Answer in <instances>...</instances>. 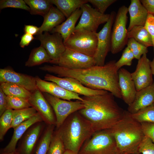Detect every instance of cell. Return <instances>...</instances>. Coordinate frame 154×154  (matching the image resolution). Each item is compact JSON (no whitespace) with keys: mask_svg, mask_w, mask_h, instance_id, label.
Masks as SVG:
<instances>
[{"mask_svg":"<svg viewBox=\"0 0 154 154\" xmlns=\"http://www.w3.org/2000/svg\"><path fill=\"white\" fill-rule=\"evenodd\" d=\"M116 61L111 60L103 66L95 65L83 69H71L58 65H45L40 67L44 71L57 75L60 77H70L85 86L96 90H103L122 99L118 85L119 70Z\"/></svg>","mask_w":154,"mask_h":154,"instance_id":"6da1fadb","label":"cell"},{"mask_svg":"<svg viewBox=\"0 0 154 154\" xmlns=\"http://www.w3.org/2000/svg\"><path fill=\"white\" fill-rule=\"evenodd\" d=\"M82 98L84 108L78 112L90 122L95 132L110 129L124 114L125 110L118 105L114 96L109 92Z\"/></svg>","mask_w":154,"mask_h":154,"instance_id":"7a4b0ae2","label":"cell"},{"mask_svg":"<svg viewBox=\"0 0 154 154\" xmlns=\"http://www.w3.org/2000/svg\"><path fill=\"white\" fill-rule=\"evenodd\" d=\"M109 130L121 154L138 152L139 145L145 135L141 123L133 119L127 111L125 110L122 118Z\"/></svg>","mask_w":154,"mask_h":154,"instance_id":"3957f363","label":"cell"},{"mask_svg":"<svg viewBox=\"0 0 154 154\" xmlns=\"http://www.w3.org/2000/svg\"><path fill=\"white\" fill-rule=\"evenodd\" d=\"M57 130L66 150L77 154L84 143L95 132L90 122L78 111L70 115Z\"/></svg>","mask_w":154,"mask_h":154,"instance_id":"277c9868","label":"cell"},{"mask_svg":"<svg viewBox=\"0 0 154 154\" xmlns=\"http://www.w3.org/2000/svg\"><path fill=\"white\" fill-rule=\"evenodd\" d=\"M78 154H121L109 129L95 132L84 143Z\"/></svg>","mask_w":154,"mask_h":154,"instance_id":"5b68a950","label":"cell"},{"mask_svg":"<svg viewBox=\"0 0 154 154\" xmlns=\"http://www.w3.org/2000/svg\"><path fill=\"white\" fill-rule=\"evenodd\" d=\"M96 33L81 29L74 31L64 42L66 48L94 57L98 39Z\"/></svg>","mask_w":154,"mask_h":154,"instance_id":"8992f818","label":"cell"},{"mask_svg":"<svg viewBox=\"0 0 154 154\" xmlns=\"http://www.w3.org/2000/svg\"><path fill=\"white\" fill-rule=\"evenodd\" d=\"M128 8L122 5L119 9L113 25L111 35L110 51L113 54L121 51L128 39L126 25Z\"/></svg>","mask_w":154,"mask_h":154,"instance_id":"52a82bcc","label":"cell"},{"mask_svg":"<svg viewBox=\"0 0 154 154\" xmlns=\"http://www.w3.org/2000/svg\"><path fill=\"white\" fill-rule=\"evenodd\" d=\"M42 93L54 111L56 119L55 125L58 129L70 115L84 108V104L81 101H68L59 98L48 93Z\"/></svg>","mask_w":154,"mask_h":154,"instance_id":"ba28073f","label":"cell"},{"mask_svg":"<svg viewBox=\"0 0 154 154\" xmlns=\"http://www.w3.org/2000/svg\"><path fill=\"white\" fill-rule=\"evenodd\" d=\"M116 15L114 11L111 12L108 21L102 29L96 33L97 45L94 56L96 65H104L106 57L108 52L110 51L112 28Z\"/></svg>","mask_w":154,"mask_h":154,"instance_id":"9c48e42d","label":"cell"},{"mask_svg":"<svg viewBox=\"0 0 154 154\" xmlns=\"http://www.w3.org/2000/svg\"><path fill=\"white\" fill-rule=\"evenodd\" d=\"M80 9L82 14L74 31L83 29L97 33L99 25L107 22L110 17V14H102L88 3L83 5Z\"/></svg>","mask_w":154,"mask_h":154,"instance_id":"30bf717a","label":"cell"},{"mask_svg":"<svg viewBox=\"0 0 154 154\" xmlns=\"http://www.w3.org/2000/svg\"><path fill=\"white\" fill-rule=\"evenodd\" d=\"M45 32L36 35L35 39L39 40L50 57L51 63L55 64L58 61L66 49L63 38L57 33Z\"/></svg>","mask_w":154,"mask_h":154,"instance_id":"8fae6325","label":"cell"},{"mask_svg":"<svg viewBox=\"0 0 154 154\" xmlns=\"http://www.w3.org/2000/svg\"><path fill=\"white\" fill-rule=\"evenodd\" d=\"M57 65L71 69L86 68L95 65L93 57L66 47Z\"/></svg>","mask_w":154,"mask_h":154,"instance_id":"7c38bea8","label":"cell"},{"mask_svg":"<svg viewBox=\"0 0 154 154\" xmlns=\"http://www.w3.org/2000/svg\"><path fill=\"white\" fill-rule=\"evenodd\" d=\"M44 80L54 82L70 92L84 96H90L105 94L108 91L103 90H96L88 88L78 80L70 77H60L47 74Z\"/></svg>","mask_w":154,"mask_h":154,"instance_id":"4fadbf2b","label":"cell"},{"mask_svg":"<svg viewBox=\"0 0 154 154\" xmlns=\"http://www.w3.org/2000/svg\"><path fill=\"white\" fill-rule=\"evenodd\" d=\"M150 62L146 54H143L138 60L135 70L131 73L137 91L149 86L153 82Z\"/></svg>","mask_w":154,"mask_h":154,"instance_id":"5bb4252c","label":"cell"},{"mask_svg":"<svg viewBox=\"0 0 154 154\" xmlns=\"http://www.w3.org/2000/svg\"><path fill=\"white\" fill-rule=\"evenodd\" d=\"M42 93L37 88L32 92L29 101L43 121L50 125H56V117L52 108Z\"/></svg>","mask_w":154,"mask_h":154,"instance_id":"9a60e30c","label":"cell"},{"mask_svg":"<svg viewBox=\"0 0 154 154\" xmlns=\"http://www.w3.org/2000/svg\"><path fill=\"white\" fill-rule=\"evenodd\" d=\"M10 83L23 87L32 92L37 89L35 77L17 72L11 69H0V83Z\"/></svg>","mask_w":154,"mask_h":154,"instance_id":"2e32d148","label":"cell"},{"mask_svg":"<svg viewBox=\"0 0 154 154\" xmlns=\"http://www.w3.org/2000/svg\"><path fill=\"white\" fill-rule=\"evenodd\" d=\"M35 78L37 88L42 92L48 93L68 101L77 100L83 101L82 98L79 94L67 90L54 82L42 80L38 76Z\"/></svg>","mask_w":154,"mask_h":154,"instance_id":"e0dca14e","label":"cell"},{"mask_svg":"<svg viewBox=\"0 0 154 154\" xmlns=\"http://www.w3.org/2000/svg\"><path fill=\"white\" fill-rule=\"evenodd\" d=\"M118 85L122 99L128 106L133 101L137 92L131 73L121 68L118 71Z\"/></svg>","mask_w":154,"mask_h":154,"instance_id":"ac0fdd59","label":"cell"},{"mask_svg":"<svg viewBox=\"0 0 154 154\" xmlns=\"http://www.w3.org/2000/svg\"><path fill=\"white\" fill-rule=\"evenodd\" d=\"M154 102V82L137 91L133 102L128 106L127 111L131 114L153 104Z\"/></svg>","mask_w":154,"mask_h":154,"instance_id":"d6986e66","label":"cell"},{"mask_svg":"<svg viewBox=\"0 0 154 154\" xmlns=\"http://www.w3.org/2000/svg\"><path fill=\"white\" fill-rule=\"evenodd\" d=\"M128 11L130 17L128 32L135 26H144L148 13L140 0H131Z\"/></svg>","mask_w":154,"mask_h":154,"instance_id":"ffe728a7","label":"cell"},{"mask_svg":"<svg viewBox=\"0 0 154 154\" xmlns=\"http://www.w3.org/2000/svg\"><path fill=\"white\" fill-rule=\"evenodd\" d=\"M42 121V118L38 112L35 115L15 127L14 129V132L11 139L4 148L3 152H10L16 151V147L18 140L26 130L32 125Z\"/></svg>","mask_w":154,"mask_h":154,"instance_id":"44dd1931","label":"cell"},{"mask_svg":"<svg viewBox=\"0 0 154 154\" xmlns=\"http://www.w3.org/2000/svg\"><path fill=\"white\" fill-rule=\"evenodd\" d=\"M44 21L37 35L45 32H51L55 27L64 21L66 17L56 7L53 5L43 17Z\"/></svg>","mask_w":154,"mask_h":154,"instance_id":"7402d4cb","label":"cell"},{"mask_svg":"<svg viewBox=\"0 0 154 154\" xmlns=\"http://www.w3.org/2000/svg\"><path fill=\"white\" fill-rule=\"evenodd\" d=\"M82 14V10L80 8L77 9L64 21L54 28L50 33H57L60 34L64 42L74 31L76 23Z\"/></svg>","mask_w":154,"mask_h":154,"instance_id":"603a6c76","label":"cell"},{"mask_svg":"<svg viewBox=\"0 0 154 154\" xmlns=\"http://www.w3.org/2000/svg\"><path fill=\"white\" fill-rule=\"evenodd\" d=\"M52 4L67 18L77 9L88 3V0H51Z\"/></svg>","mask_w":154,"mask_h":154,"instance_id":"cb8c5ba5","label":"cell"},{"mask_svg":"<svg viewBox=\"0 0 154 154\" xmlns=\"http://www.w3.org/2000/svg\"><path fill=\"white\" fill-rule=\"evenodd\" d=\"M128 39L133 38L138 43L147 47L153 45L151 35L144 26H136L128 32Z\"/></svg>","mask_w":154,"mask_h":154,"instance_id":"d4e9b609","label":"cell"},{"mask_svg":"<svg viewBox=\"0 0 154 154\" xmlns=\"http://www.w3.org/2000/svg\"><path fill=\"white\" fill-rule=\"evenodd\" d=\"M51 60L45 48L41 45L31 51L28 59L25 62L26 66L31 67L45 62L51 63Z\"/></svg>","mask_w":154,"mask_h":154,"instance_id":"484cf974","label":"cell"},{"mask_svg":"<svg viewBox=\"0 0 154 154\" xmlns=\"http://www.w3.org/2000/svg\"><path fill=\"white\" fill-rule=\"evenodd\" d=\"M0 88L6 96L28 100L32 92L19 85L10 83H0Z\"/></svg>","mask_w":154,"mask_h":154,"instance_id":"4316f807","label":"cell"},{"mask_svg":"<svg viewBox=\"0 0 154 154\" xmlns=\"http://www.w3.org/2000/svg\"><path fill=\"white\" fill-rule=\"evenodd\" d=\"M29 6L32 15H39L44 17L53 5L51 0H24Z\"/></svg>","mask_w":154,"mask_h":154,"instance_id":"83f0119b","label":"cell"},{"mask_svg":"<svg viewBox=\"0 0 154 154\" xmlns=\"http://www.w3.org/2000/svg\"><path fill=\"white\" fill-rule=\"evenodd\" d=\"M41 128L38 125L32 128L27 134L22 145L21 154H32Z\"/></svg>","mask_w":154,"mask_h":154,"instance_id":"f1b7e54d","label":"cell"},{"mask_svg":"<svg viewBox=\"0 0 154 154\" xmlns=\"http://www.w3.org/2000/svg\"><path fill=\"white\" fill-rule=\"evenodd\" d=\"M38 112L31 107L18 110H13L12 122L11 128L14 129L23 122L29 119Z\"/></svg>","mask_w":154,"mask_h":154,"instance_id":"f546056e","label":"cell"},{"mask_svg":"<svg viewBox=\"0 0 154 154\" xmlns=\"http://www.w3.org/2000/svg\"><path fill=\"white\" fill-rule=\"evenodd\" d=\"M131 114L133 119L140 123L149 122L154 123V106L153 104Z\"/></svg>","mask_w":154,"mask_h":154,"instance_id":"4dcf8cb0","label":"cell"},{"mask_svg":"<svg viewBox=\"0 0 154 154\" xmlns=\"http://www.w3.org/2000/svg\"><path fill=\"white\" fill-rule=\"evenodd\" d=\"M50 125L46 131L37 149L35 154H47L53 135V126Z\"/></svg>","mask_w":154,"mask_h":154,"instance_id":"1f68e13d","label":"cell"},{"mask_svg":"<svg viewBox=\"0 0 154 154\" xmlns=\"http://www.w3.org/2000/svg\"><path fill=\"white\" fill-rule=\"evenodd\" d=\"M54 134L53 135L47 154H64L66 151L65 147L57 130Z\"/></svg>","mask_w":154,"mask_h":154,"instance_id":"d6a6232c","label":"cell"},{"mask_svg":"<svg viewBox=\"0 0 154 154\" xmlns=\"http://www.w3.org/2000/svg\"><path fill=\"white\" fill-rule=\"evenodd\" d=\"M12 111L7 109L1 116L0 118V140L3 141L8 130L11 128L12 122Z\"/></svg>","mask_w":154,"mask_h":154,"instance_id":"836d02e7","label":"cell"},{"mask_svg":"<svg viewBox=\"0 0 154 154\" xmlns=\"http://www.w3.org/2000/svg\"><path fill=\"white\" fill-rule=\"evenodd\" d=\"M127 46L133 53L135 58L139 60L142 56L148 52L147 48L138 43L133 38H129Z\"/></svg>","mask_w":154,"mask_h":154,"instance_id":"e575fe53","label":"cell"},{"mask_svg":"<svg viewBox=\"0 0 154 154\" xmlns=\"http://www.w3.org/2000/svg\"><path fill=\"white\" fill-rule=\"evenodd\" d=\"M8 109L18 110L31 107L28 100L6 96Z\"/></svg>","mask_w":154,"mask_h":154,"instance_id":"d590c367","label":"cell"},{"mask_svg":"<svg viewBox=\"0 0 154 154\" xmlns=\"http://www.w3.org/2000/svg\"><path fill=\"white\" fill-rule=\"evenodd\" d=\"M7 8L21 9L29 12L30 9L24 0H1L0 9L2 10Z\"/></svg>","mask_w":154,"mask_h":154,"instance_id":"8d00e7d4","label":"cell"},{"mask_svg":"<svg viewBox=\"0 0 154 154\" xmlns=\"http://www.w3.org/2000/svg\"><path fill=\"white\" fill-rule=\"evenodd\" d=\"M134 58H135L133 53L127 46L123 50L120 58L116 62V66L119 70L123 66H130L132 60Z\"/></svg>","mask_w":154,"mask_h":154,"instance_id":"74e56055","label":"cell"},{"mask_svg":"<svg viewBox=\"0 0 154 154\" xmlns=\"http://www.w3.org/2000/svg\"><path fill=\"white\" fill-rule=\"evenodd\" d=\"M138 152L142 154H154V143L145 136L139 145Z\"/></svg>","mask_w":154,"mask_h":154,"instance_id":"f35d334b","label":"cell"},{"mask_svg":"<svg viewBox=\"0 0 154 154\" xmlns=\"http://www.w3.org/2000/svg\"><path fill=\"white\" fill-rule=\"evenodd\" d=\"M100 12L104 13L110 5L116 1V0H88Z\"/></svg>","mask_w":154,"mask_h":154,"instance_id":"ab89813d","label":"cell"},{"mask_svg":"<svg viewBox=\"0 0 154 154\" xmlns=\"http://www.w3.org/2000/svg\"><path fill=\"white\" fill-rule=\"evenodd\" d=\"M140 123L144 135L150 138L154 143V123L149 122Z\"/></svg>","mask_w":154,"mask_h":154,"instance_id":"60d3db41","label":"cell"},{"mask_svg":"<svg viewBox=\"0 0 154 154\" xmlns=\"http://www.w3.org/2000/svg\"><path fill=\"white\" fill-rule=\"evenodd\" d=\"M144 26L151 37L154 52V16L153 15L148 13Z\"/></svg>","mask_w":154,"mask_h":154,"instance_id":"b9f144b4","label":"cell"},{"mask_svg":"<svg viewBox=\"0 0 154 154\" xmlns=\"http://www.w3.org/2000/svg\"><path fill=\"white\" fill-rule=\"evenodd\" d=\"M6 95L0 88V116L8 109Z\"/></svg>","mask_w":154,"mask_h":154,"instance_id":"7bdbcfd3","label":"cell"},{"mask_svg":"<svg viewBox=\"0 0 154 154\" xmlns=\"http://www.w3.org/2000/svg\"><path fill=\"white\" fill-rule=\"evenodd\" d=\"M35 39V38L33 35L25 33L21 37L19 45L21 47L24 48L25 46H28L30 43Z\"/></svg>","mask_w":154,"mask_h":154,"instance_id":"ee69618b","label":"cell"},{"mask_svg":"<svg viewBox=\"0 0 154 154\" xmlns=\"http://www.w3.org/2000/svg\"><path fill=\"white\" fill-rule=\"evenodd\" d=\"M140 1L148 13L154 14V0H140Z\"/></svg>","mask_w":154,"mask_h":154,"instance_id":"f6af8a7d","label":"cell"},{"mask_svg":"<svg viewBox=\"0 0 154 154\" xmlns=\"http://www.w3.org/2000/svg\"><path fill=\"white\" fill-rule=\"evenodd\" d=\"M39 27L32 25H25L24 28L25 33L32 35H37L39 31Z\"/></svg>","mask_w":154,"mask_h":154,"instance_id":"bcb514c9","label":"cell"},{"mask_svg":"<svg viewBox=\"0 0 154 154\" xmlns=\"http://www.w3.org/2000/svg\"><path fill=\"white\" fill-rule=\"evenodd\" d=\"M150 65L152 74L154 75V57L153 60L150 61Z\"/></svg>","mask_w":154,"mask_h":154,"instance_id":"7dc6e473","label":"cell"},{"mask_svg":"<svg viewBox=\"0 0 154 154\" xmlns=\"http://www.w3.org/2000/svg\"><path fill=\"white\" fill-rule=\"evenodd\" d=\"M1 154H21L20 153L17 152L16 150L14 151L10 152H3Z\"/></svg>","mask_w":154,"mask_h":154,"instance_id":"c3c4849f","label":"cell"},{"mask_svg":"<svg viewBox=\"0 0 154 154\" xmlns=\"http://www.w3.org/2000/svg\"><path fill=\"white\" fill-rule=\"evenodd\" d=\"M64 154H78L69 150H66Z\"/></svg>","mask_w":154,"mask_h":154,"instance_id":"681fc988","label":"cell"},{"mask_svg":"<svg viewBox=\"0 0 154 154\" xmlns=\"http://www.w3.org/2000/svg\"><path fill=\"white\" fill-rule=\"evenodd\" d=\"M153 105L154 106V102H153Z\"/></svg>","mask_w":154,"mask_h":154,"instance_id":"f907efd6","label":"cell"}]
</instances>
